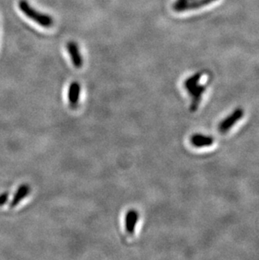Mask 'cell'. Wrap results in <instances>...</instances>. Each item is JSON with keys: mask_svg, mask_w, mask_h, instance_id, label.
Instances as JSON below:
<instances>
[{"mask_svg": "<svg viewBox=\"0 0 259 260\" xmlns=\"http://www.w3.org/2000/svg\"><path fill=\"white\" fill-rule=\"evenodd\" d=\"M19 9L21 10V12L26 17L37 23L38 25H41L42 27L50 28L53 25L54 22L52 16L35 10L34 8H32L29 5V3L27 2L26 0H20L19 1Z\"/></svg>", "mask_w": 259, "mask_h": 260, "instance_id": "obj_1", "label": "cell"}, {"mask_svg": "<svg viewBox=\"0 0 259 260\" xmlns=\"http://www.w3.org/2000/svg\"><path fill=\"white\" fill-rule=\"evenodd\" d=\"M201 76L202 74L198 73L188 78L184 83V87L193 98L192 106H191L192 111H196V109L198 108L199 103L201 102L202 94L206 90V86L204 84H200Z\"/></svg>", "mask_w": 259, "mask_h": 260, "instance_id": "obj_2", "label": "cell"}, {"mask_svg": "<svg viewBox=\"0 0 259 260\" xmlns=\"http://www.w3.org/2000/svg\"><path fill=\"white\" fill-rule=\"evenodd\" d=\"M215 1H217V0H193L190 2L185 3L183 5H174L173 9L175 12H184L187 10H197L200 8L205 7Z\"/></svg>", "mask_w": 259, "mask_h": 260, "instance_id": "obj_3", "label": "cell"}, {"mask_svg": "<svg viewBox=\"0 0 259 260\" xmlns=\"http://www.w3.org/2000/svg\"><path fill=\"white\" fill-rule=\"evenodd\" d=\"M244 115V112L241 109H237L233 112L230 116L225 118V120H223L222 122L220 123L219 125V130L222 134H225L228 133V131L233 127V125L236 123L238 122L241 118Z\"/></svg>", "mask_w": 259, "mask_h": 260, "instance_id": "obj_4", "label": "cell"}, {"mask_svg": "<svg viewBox=\"0 0 259 260\" xmlns=\"http://www.w3.org/2000/svg\"><path fill=\"white\" fill-rule=\"evenodd\" d=\"M67 50L71 57L72 62L76 69H80L83 66V57L81 56L78 46L76 42H69L66 45Z\"/></svg>", "mask_w": 259, "mask_h": 260, "instance_id": "obj_5", "label": "cell"}, {"mask_svg": "<svg viewBox=\"0 0 259 260\" xmlns=\"http://www.w3.org/2000/svg\"><path fill=\"white\" fill-rule=\"evenodd\" d=\"M139 219V214L136 210H130L125 216V229L129 234H133Z\"/></svg>", "mask_w": 259, "mask_h": 260, "instance_id": "obj_6", "label": "cell"}, {"mask_svg": "<svg viewBox=\"0 0 259 260\" xmlns=\"http://www.w3.org/2000/svg\"><path fill=\"white\" fill-rule=\"evenodd\" d=\"M30 192V187L28 184H22L19 187L17 191L15 193L13 198L12 202L10 203V207L14 208L15 206H17L18 204L20 202H22L23 200L25 199V197L29 194Z\"/></svg>", "mask_w": 259, "mask_h": 260, "instance_id": "obj_7", "label": "cell"}, {"mask_svg": "<svg viewBox=\"0 0 259 260\" xmlns=\"http://www.w3.org/2000/svg\"><path fill=\"white\" fill-rule=\"evenodd\" d=\"M81 87L78 82H73L70 84L69 89V101L70 106L73 107L78 105L79 101V96H80Z\"/></svg>", "mask_w": 259, "mask_h": 260, "instance_id": "obj_8", "label": "cell"}, {"mask_svg": "<svg viewBox=\"0 0 259 260\" xmlns=\"http://www.w3.org/2000/svg\"><path fill=\"white\" fill-rule=\"evenodd\" d=\"M191 143L196 147H209L210 145H212L213 138L208 136L197 134L192 137Z\"/></svg>", "mask_w": 259, "mask_h": 260, "instance_id": "obj_9", "label": "cell"}, {"mask_svg": "<svg viewBox=\"0 0 259 260\" xmlns=\"http://www.w3.org/2000/svg\"><path fill=\"white\" fill-rule=\"evenodd\" d=\"M8 200H9V194L7 192H5L2 194H0V206L5 205L8 202Z\"/></svg>", "mask_w": 259, "mask_h": 260, "instance_id": "obj_10", "label": "cell"}, {"mask_svg": "<svg viewBox=\"0 0 259 260\" xmlns=\"http://www.w3.org/2000/svg\"><path fill=\"white\" fill-rule=\"evenodd\" d=\"M193 0H177L176 2H174V5H183L185 3L190 2Z\"/></svg>", "mask_w": 259, "mask_h": 260, "instance_id": "obj_11", "label": "cell"}]
</instances>
